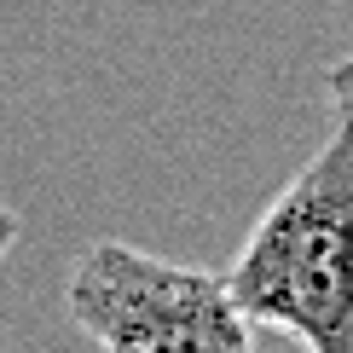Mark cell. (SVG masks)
I'll use <instances>...</instances> for the list:
<instances>
[{"instance_id":"6da1fadb","label":"cell","mask_w":353,"mask_h":353,"mask_svg":"<svg viewBox=\"0 0 353 353\" xmlns=\"http://www.w3.org/2000/svg\"><path fill=\"white\" fill-rule=\"evenodd\" d=\"M330 128L319 151L249 226L226 272L255 330H284L307 353H353V64H330Z\"/></svg>"},{"instance_id":"3957f363","label":"cell","mask_w":353,"mask_h":353,"mask_svg":"<svg viewBox=\"0 0 353 353\" xmlns=\"http://www.w3.org/2000/svg\"><path fill=\"white\" fill-rule=\"evenodd\" d=\"M12 243H18V214L0 203V261H6V249H12Z\"/></svg>"},{"instance_id":"7a4b0ae2","label":"cell","mask_w":353,"mask_h":353,"mask_svg":"<svg viewBox=\"0 0 353 353\" xmlns=\"http://www.w3.org/2000/svg\"><path fill=\"white\" fill-rule=\"evenodd\" d=\"M64 307L105 353H261L220 272L116 238L81 249Z\"/></svg>"}]
</instances>
